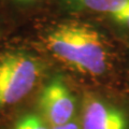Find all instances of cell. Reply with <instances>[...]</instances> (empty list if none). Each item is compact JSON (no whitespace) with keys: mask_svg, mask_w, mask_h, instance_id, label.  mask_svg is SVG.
Segmentation results:
<instances>
[{"mask_svg":"<svg viewBox=\"0 0 129 129\" xmlns=\"http://www.w3.org/2000/svg\"><path fill=\"white\" fill-rule=\"evenodd\" d=\"M41 68L37 59L22 52L0 56V108L19 102L36 86Z\"/></svg>","mask_w":129,"mask_h":129,"instance_id":"cell-2","label":"cell"},{"mask_svg":"<svg viewBox=\"0 0 129 129\" xmlns=\"http://www.w3.org/2000/svg\"><path fill=\"white\" fill-rule=\"evenodd\" d=\"M39 100L44 115L53 127L71 122L75 110L74 97L60 79L48 83L43 88Z\"/></svg>","mask_w":129,"mask_h":129,"instance_id":"cell-3","label":"cell"},{"mask_svg":"<svg viewBox=\"0 0 129 129\" xmlns=\"http://www.w3.org/2000/svg\"><path fill=\"white\" fill-rule=\"evenodd\" d=\"M13 129H50L39 116L28 114L15 123Z\"/></svg>","mask_w":129,"mask_h":129,"instance_id":"cell-6","label":"cell"},{"mask_svg":"<svg viewBox=\"0 0 129 129\" xmlns=\"http://www.w3.org/2000/svg\"><path fill=\"white\" fill-rule=\"evenodd\" d=\"M69 1L82 6L88 10L108 13L111 16L123 10L129 0H69Z\"/></svg>","mask_w":129,"mask_h":129,"instance_id":"cell-5","label":"cell"},{"mask_svg":"<svg viewBox=\"0 0 129 129\" xmlns=\"http://www.w3.org/2000/svg\"><path fill=\"white\" fill-rule=\"evenodd\" d=\"M50 52L72 69L89 75H101L108 67V52L102 38L94 28L68 23L46 36Z\"/></svg>","mask_w":129,"mask_h":129,"instance_id":"cell-1","label":"cell"},{"mask_svg":"<svg viewBox=\"0 0 129 129\" xmlns=\"http://www.w3.org/2000/svg\"><path fill=\"white\" fill-rule=\"evenodd\" d=\"M112 17L116 23L129 28V1L123 10H120L118 13L114 14Z\"/></svg>","mask_w":129,"mask_h":129,"instance_id":"cell-7","label":"cell"},{"mask_svg":"<svg viewBox=\"0 0 129 129\" xmlns=\"http://www.w3.org/2000/svg\"><path fill=\"white\" fill-rule=\"evenodd\" d=\"M18 2H23V3H29V2H32V1H36V0H16Z\"/></svg>","mask_w":129,"mask_h":129,"instance_id":"cell-9","label":"cell"},{"mask_svg":"<svg viewBox=\"0 0 129 129\" xmlns=\"http://www.w3.org/2000/svg\"><path fill=\"white\" fill-rule=\"evenodd\" d=\"M124 113L95 98L88 99L83 112V129H127Z\"/></svg>","mask_w":129,"mask_h":129,"instance_id":"cell-4","label":"cell"},{"mask_svg":"<svg viewBox=\"0 0 129 129\" xmlns=\"http://www.w3.org/2000/svg\"><path fill=\"white\" fill-rule=\"evenodd\" d=\"M52 129H80L79 126L76 125L75 123H67L64 125H61V126H56V127H53Z\"/></svg>","mask_w":129,"mask_h":129,"instance_id":"cell-8","label":"cell"}]
</instances>
